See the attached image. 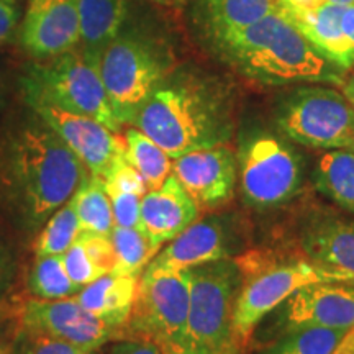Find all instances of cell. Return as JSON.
Masks as SVG:
<instances>
[{
  "instance_id": "6da1fadb",
  "label": "cell",
  "mask_w": 354,
  "mask_h": 354,
  "mask_svg": "<svg viewBox=\"0 0 354 354\" xmlns=\"http://www.w3.org/2000/svg\"><path fill=\"white\" fill-rule=\"evenodd\" d=\"M87 174L39 117L0 136V212L21 233H38Z\"/></svg>"
},
{
  "instance_id": "7a4b0ae2",
  "label": "cell",
  "mask_w": 354,
  "mask_h": 354,
  "mask_svg": "<svg viewBox=\"0 0 354 354\" xmlns=\"http://www.w3.org/2000/svg\"><path fill=\"white\" fill-rule=\"evenodd\" d=\"M172 159L223 146L236 127L232 88L196 69H174L159 84L133 123Z\"/></svg>"
},
{
  "instance_id": "3957f363",
  "label": "cell",
  "mask_w": 354,
  "mask_h": 354,
  "mask_svg": "<svg viewBox=\"0 0 354 354\" xmlns=\"http://www.w3.org/2000/svg\"><path fill=\"white\" fill-rule=\"evenodd\" d=\"M212 48L236 73L263 86H339L346 74L281 13H271Z\"/></svg>"
},
{
  "instance_id": "277c9868",
  "label": "cell",
  "mask_w": 354,
  "mask_h": 354,
  "mask_svg": "<svg viewBox=\"0 0 354 354\" xmlns=\"http://www.w3.org/2000/svg\"><path fill=\"white\" fill-rule=\"evenodd\" d=\"M234 261L243 277L232 322L238 348L245 346L256 326L302 287L317 282L354 284L349 277L322 268L305 254L284 256L256 251Z\"/></svg>"
},
{
  "instance_id": "5b68a950",
  "label": "cell",
  "mask_w": 354,
  "mask_h": 354,
  "mask_svg": "<svg viewBox=\"0 0 354 354\" xmlns=\"http://www.w3.org/2000/svg\"><path fill=\"white\" fill-rule=\"evenodd\" d=\"M174 71L169 48L148 35L122 30L105 48L99 73L120 125H133L159 84Z\"/></svg>"
},
{
  "instance_id": "8992f818",
  "label": "cell",
  "mask_w": 354,
  "mask_h": 354,
  "mask_svg": "<svg viewBox=\"0 0 354 354\" xmlns=\"http://www.w3.org/2000/svg\"><path fill=\"white\" fill-rule=\"evenodd\" d=\"M190 299L185 354H225L234 349L233 308L241 271L232 258L189 269Z\"/></svg>"
},
{
  "instance_id": "52a82bcc",
  "label": "cell",
  "mask_w": 354,
  "mask_h": 354,
  "mask_svg": "<svg viewBox=\"0 0 354 354\" xmlns=\"http://www.w3.org/2000/svg\"><path fill=\"white\" fill-rule=\"evenodd\" d=\"M24 92L28 105L46 104L84 115L115 133L122 128L109 104L99 66L88 63L81 51L33 64L24 79Z\"/></svg>"
},
{
  "instance_id": "ba28073f",
  "label": "cell",
  "mask_w": 354,
  "mask_h": 354,
  "mask_svg": "<svg viewBox=\"0 0 354 354\" xmlns=\"http://www.w3.org/2000/svg\"><path fill=\"white\" fill-rule=\"evenodd\" d=\"M236 165L243 198L254 209L284 205L302 189L304 159L277 135L245 136L238 146Z\"/></svg>"
},
{
  "instance_id": "9c48e42d",
  "label": "cell",
  "mask_w": 354,
  "mask_h": 354,
  "mask_svg": "<svg viewBox=\"0 0 354 354\" xmlns=\"http://www.w3.org/2000/svg\"><path fill=\"white\" fill-rule=\"evenodd\" d=\"M189 299V269L140 277L135 304L125 325V338L156 344L162 354H185Z\"/></svg>"
},
{
  "instance_id": "30bf717a",
  "label": "cell",
  "mask_w": 354,
  "mask_h": 354,
  "mask_svg": "<svg viewBox=\"0 0 354 354\" xmlns=\"http://www.w3.org/2000/svg\"><path fill=\"white\" fill-rule=\"evenodd\" d=\"M276 123L287 138L308 148H354V107L331 87L295 88L279 104Z\"/></svg>"
},
{
  "instance_id": "8fae6325",
  "label": "cell",
  "mask_w": 354,
  "mask_h": 354,
  "mask_svg": "<svg viewBox=\"0 0 354 354\" xmlns=\"http://www.w3.org/2000/svg\"><path fill=\"white\" fill-rule=\"evenodd\" d=\"M20 328L38 331L76 346L99 349L115 339H123V331L113 328L82 307L76 297L25 300L17 310Z\"/></svg>"
},
{
  "instance_id": "7c38bea8",
  "label": "cell",
  "mask_w": 354,
  "mask_h": 354,
  "mask_svg": "<svg viewBox=\"0 0 354 354\" xmlns=\"http://www.w3.org/2000/svg\"><path fill=\"white\" fill-rule=\"evenodd\" d=\"M30 107L64 141L92 176L104 179L118 161L127 158L125 140L104 123L46 104H32Z\"/></svg>"
},
{
  "instance_id": "4fadbf2b",
  "label": "cell",
  "mask_w": 354,
  "mask_h": 354,
  "mask_svg": "<svg viewBox=\"0 0 354 354\" xmlns=\"http://www.w3.org/2000/svg\"><path fill=\"white\" fill-rule=\"evenodd\" d=\"M274 312L282 335L302 328L348 331L354 326V284L317 282L305 286Z\"/></svg>"
},
{
  "instance_id": "5bb4252c",
  "label": "cell",
  "mask_w": 354,
  "mask_h": 354,
  "mask_svg": "<svg viewBox=\"0 0 354 354\" xmlns=\"http://www.w3.org/2000/svg\"><path fill=\"white\" fill-rule=\"evenodd\" d=\"M172 172L201 210H215L233 198L238 180L236 153L227 145L176 158Z\"/></svg>"
},
{
  "instance_id": "9a60e30c",
  "label": "cell",
  "mask_w": 354,
  "mask_h": 354,
  "mask_svg": "<svg viewBox=\"0 0 354 354\" xmlns=\"http://www.w3.org/2000/svg\"><path fill=\"white\" fill-rule=\"evenodd\" d=\"M232 243L230 227L223 218L207 216L203 220H196L158 251L141 277L187 271L197 266L227 259L232 253Z\"/></svg>"
},
{
  "instance_id": "2e32d148",
  "label": "cell",
  "mask_w": 354,
  "mask_h": 354,
  "mask_svg": "<svg viewBox=\"0 0 354 354\" xmlns=\"http://www.w3.org/2000/svg\"><path fill=\"white\" fill-rule=\"evenodd\" d=\"M20 43L38 61L76 50L81 43L76 0H28Z\"/></svg>"
},
{
  "instance_id": "e0dca14e",
  "label": "cell",
  "mask_w": 354,
  "mask_h": 354,
  "mask_svg": "<svg viewBox=\"0 0 354 354\" xmlns=\"http://www.w3.org/2000/svg\"><path fill=\"white\" fill-rule=\"evenodd\" d=\"M198 215L201 209L174 174L158 189L148 190L141 198V232L159 250L198 220Z\"/></svg>"
},
{
  "instance_id": "ac0fdd59",
  "label": "cell",
  "mask_w": 354,
  "mask_h": 354,
  "mask_svg": "<svg viewBox=\"0 0 354 354\" xmlns=\"http://www.w3.org/2000/svg\"><path fill=\"white\" fill-rule=\"evenodd\" d=\"M344 8L328 2L307 10L292 6L289 0H279L276 13L292 21L333 63L349 71L354 68V48L343 30Z\"/></svg>"
},
{
  "instance_id": "d6986e66",
  "label": "cell",
  "mask_w": 354,
  "mask_h": 354,
  "mask_svg": "<svg viewBox=\"0 0 354 354\" xmlns=\"http://www.w3.org/2000/svg\"><path fill=\"white\" fill-rule=\"evenodd\" d=\"M302 251L322 268L343 274L354 282V220L323 216L302 233Z\"/></svg>"
},
{
  "instance_id": "ffe728a7",
  "label": "cell",
  "mask_w": 354,
  "mask_h": 354,
  "mask_svg": "<svg viewBox=\"0 0 354 354\" xmlns=\"http://www.w3.org/2000/svg\"><path fill=\"white\" fill-rule=\"evenodd\" d=\"M279 0H194V20L214 46L264 17L276 13Z\"/></svg>"
},
{
  "instance_id": "44dd1931",
  "label": "cell",
  "mask_w": 354,
  "mask_h": 354,
  "mask_svg": "<svg viewBox=\"0 0 354 354\" xmlns=\"http://www.w3.org/2000/svg\"><path fill=\"white\" fill-rule=\"evenodd\" d=\"M138 284L140 277L117 272L104 274L91 284L84 286L74 297L100 320L122 330L125 338V325L135 304Z\"/></svg>"
},
{
  "instance_id": "7402d4cb",
  "label": "cell",
  "mask_w": 354,
  "mask_h": 354,
  "mask_svg": "<svg viewBox=\"0 0 354 354\" xmlns=\"http://www.w3.org/2000/svg\"><path fill=\"white\" fill-rule=\"evenodd\" d=\"M81 43L79 51L99 66L100 56L123 30L128 17L127 0H76Z\"/></svg>"
},
{
  "instance_id": "603a6c76",
  "label": "cell",
  "mask_w": 354,
  "mask_h": 354,
  "mask_svg": "<svg viewBox=\"0 0 354 354\" xmlns=\"http://www.w3.org/2000/svg\"><path fill=\"white\" fill-rule=\"evenodd\" d=\"M313 183L318 192L336 205L354 214V151L328 149L318 159L313 171Z\"/></svg>"
},
{
  "instance_id": "cb8c5ba5",
  "label": "cell",
  "mask_w": 354,
  "mask_h": 354,
  "mask_svg": "<svg viewBox=\"0 0 354 354\" xmlns=\"http://www.w3.org/2000/svg\"><path fill=\"white\" fill-rule=\"evenodd\" d=\"M73 201L81 223V232L110 236L115 227L113 212L104 180L100 177L88 172L73 194Z\"/></svg>"
},
{
  "instance_id": "d4e9b609",
  "label": "cell",
  "mask_w": 354,
  "mask_h": 354,
  "mask_svg": "<svg viewBox=\"0 0 354 354\" xmlns=\"http://www.w3.org/2000/svg\"><path fill=\"white\" fill-rule=\"evenodd\" d=\"M128 161L143 176L148 190L158 189L171 176L172 158L158 143L136 127L128 128L123 136Z\"/></svg>"
},
{
  "instance_id": "484cf974",
  "label": "cell",
  "mask_w": 354,
  "mask_h": 354,
  "mask_svg": "<svg viewBox=\"0 0 354 354\" xmlns=\"http://www.w3.org/2000/svg\"><path fill=\"white\" fill-rule=\"evenodd\" d=\"M81 234V223L74 205L73 197L61 205L35 238V256H61L69 250L71 245Z\"/></svg>"
},
{
  "instance_id": "4316f807",
  "label": "cell",
  "mask_w": 354,
  "mask_h": 354,
  "mask_svg": "<svg viewBox=\"0 0 354 354\" xmlns=\"http://www.w3.org/2000/svg\"><path fill=\"white\" fill-rule=\"evenodd\" d=\"M28 289L37 299L57 300L74 297L82 287L69 277L61 256H38L30 271Z\"/></svg>"
},
{
  "instance_id": "83f0119b",
  "label": "cell",
  "mask_w": 354,
  "mask_h": 354,
  "mask_svg": "<svg viewBox=\"0 0 354 354\" xmlns=\"http://www.w3.org/2000/svg\"><path fill=\"white\" fill-rule=\"evenodd\" d=\"M115 254H117V274L141 277L145 268L158 254L159 248L153 246L148 236L138 228H127L115 225L110 233Z\"/></svg>"
},
{
  "instance_id": "f1b7e54d",
  "label": "cell",
  "mask_w": 354,
  "mask_h": 354,
  "mask_svg": "<svg viewBox=\"0 0 354 354\" xmlns=\"http://www.w3.org/2000/svg\"><path fill=\"white\" fill-rule=\"evenodd\" d=\"M346 330L302 328L287 331L261 354H333Z\"/></svg>"
},
{
  "instance_id": "f546056e",
  "label": "cell",
  "mask_w": 354,
  "mask_h": 354,
  "mask_svg": "<svg viewBox=\"0 0 354 354\" xmlns=\"http://www.w3.org/2000/svg\"><path fill=\"white\" fill-rule=\"evenodd\" d=\"M13 354H97V351L76 346L38 331L20 328L13 344Z\"/></svg>"
},
{
  "instance_id": "4dcf8cb0",
  "label": "cell",
  "mask_w": 354,
  "mask_h": 354,
  "mask_svg": "<svg viewBox=\"0 0 354 354\" xmlns=\"http://www.w3.org/2000/svg\"><path fill=\"white\" fill-rule=\"evenodd\" d=\"M102 180H104L107 194L128 192V194H136V196L143 197L145 194L148 192V185H146L143 176L133 167L130 161H128V154L127 158H123L122 161H118Z\"/></svg>"
},
{
  "instance_id": "1f68e13d",
  "label": "cell",
  "mask_w": 354,
  "mask_h": 354,
  "mask_svg": "<svg viewBox=\"0 0 354 354\" xmlns=\"http://www.w3.org/2000/svg\"><path fill=\"white\" fill-rule=\"evenodd\" d=\"M77 240L82 243L84 250L92 263L102 274H112L117 272L118 263L117 254H115L112 240L110 236H104V234L95 233H86L81 232Z\"/></svg>"
},
{
  "instance_id": "d6a6232c",
  "label": "cell",
  "mask_w": 354,
  "mask_h": 354,
  "mask_svg": "<svg viewBox=\"0 0 354 354\" xmlns=\"http://www.w3.org/2000/svg\"><path fill=\"white\" fill-rule=\"evenodd\" d=\"M63 258L64 268L68 271L69 277L73 279V282H76L77 286H87L91 284L92 281L104 276L99 269L95 268L94 263H92L91 258H88L86 250H84L82 243L76 240L71 245V248L66 251L64 254H61Z\"/></svg>"
},
{
  "instance_id": "836d02e7",
  "label": "cell",
  "mask_w": 354,
  "mask_h": 354,
  "mask_svg": "<svg viewBox=\"0 0 354 354\" xmlns=\"http://www.w3.org/2000/svg\"><path fill=\"white\" fill-rule=\"evenodd\" d=\"M109 197L112 203L115 225L141 230L140 205L143 197L128 192H109Z\"/></svg>"
},
{
  "instance_id": "e575fe53",
  "label": "cell",
  "mask_w": 354,
  "mask_h": 354,
  "mask_svg": "<svg viewBox=\"0 0 354 354\" xmlns=\"http://www.w3.org/2000/svg\"><path fill=\"white\" fill-rule=\"evenodd\" d=\"M20 17L19 0H0V46L10 37Z\"/></svg>"
},
{
  "instance_id": "d590c367",
  "label": "cell",
  "mask_w": 354,
  "mask_h": 354,
  "mask_svg": "<svg viewBox=\"0 0 354 354\" xmlns=\"http://www.w3.org/2000/svg\"><path fill=\"white\" fill-rule=\"evenodd\" d=\"M13 276H15V261H13L12 251L8 250L6 241L0 238V302L10 289Z\"/></svg>"
},
{
  "instance_id": "8d00e7d4",
  "label": "cell",
  "mask_w": 354,
  "mask_h": 354,
  "mask_svg": "<svg viewBox=\"0 0 354 354\" xmlns=\"http://www.w3.org/2000/svg\"><path fill=\"white\" fill-rule=\"evenodd\" d=\"M109 354H162L156 344L145 342V339L125 338L118 339V343L110 349Z\"/></svg>"
},
{
  "instance_id": "74e56055",
  "label": "cell",
  "mask_w": 354,
  "mask_h": 354,
  "mask_svg": "<svg viewBox=\"0 0 354 354\" xmlns=\"http://www.w3.org/2000/svg\"><path fill=\"white\" fill-rule=\"evenodd\" d=\"M339 88H342V94L346 97V100L354 107V68L346 71L342 82H339Z\"/></svg>"
},
{
  "instance_id": "f35d334b",
  "label": "cell",
  "mask_w": 354,
  "mask_h": 354,
  "mask_svg": "<svg viewBox=\"0 0 354 354\" xmlns=\"http://www.w3.org/2000/svg\"><path fill=\"white\" fill-rule=\"evenodd\" d=\"M343 30H344V33H346L349 43H351L354 48V6L344 8Z\"/></svg>"
},
{
  "instance_id": "ab89813d",
  "label": "cell",
  "mask_w": 354,
  "mask_h": 354,
  "mask_svg": "<svg viewBox=\"0 0 354 354\" xmlns=\"http://www.w3.org/2000/svg\"><path fill=\"white\" fill-rule=\"evenodd\" d=\"M333 354H354V326H351L336 346Z\"/></svg>"
},
{
  "instance_id": "60d3db41",
  "label": "cell",
  "mask_w": 354,
  "mask_h": 354,
  "mask_svg": "<svg viewBox=\"0 0 354 354\" xmlns=\"http://www.w3.org/2000/svg\"><path fill=\"white\" fill-rule=\"evenodd\" d=\"M292 6L299 8H307V10H312V8H318L325 3H328L330 0H289Z\"/></svg>"
},
{
  "instance_id": "b9f144b4",
  "label": "cell",
  "mask_w": 354,
  "mask_h": 354,
  "mask_svg": "<svg viewBox=\"0 0 354 354\" xmlns=\"http://www.w3.org/2000/svg\"><path fill=\"white\" fill-rule=\"evenodd\" d=\"M330 2L336 3V6H343V7L354 6V0H330Z\"/></svg>"
},
{
  "instance_id": "7bdbcfd3",
  "label": "cell",
  "mask_w": 354,
  "mask_h": 354,
  "mask_svg": "<svg viewBox=\"0 0 354 354\" xmlns=\"http://www.w3.org/2000/svg\"><path fill=\"white\" fill-rule=\"evenodd\" d=\"M225 354H238V349L234 348V349H230V351H227Z\"/></svg>"
},
{
  "instance_id": "ee69618b",
  "label": "cell",
  "mask_w": 354,
  "mask_h": 354,
  "mask_svg": "<svg viewBox=\"0 0 354 354\" xmlns=\"http://www.w3.org/2000/svg\"><path fill=\"white\" fill-rule=\"evenodd\" d=\"M0 354H10L7 351V349H3V348H0Z\"/></svg>"
},
{
  "instance_id": "f6af8a7d",
  "label": "cell",
  "mask_w": 354,
  "mask_h": 354,
  "mask_svg": "<svg viewBox=\"0 0 354 354\" xmlns=\"http://www.w3.org/2000/svg\"><path fill=\"white\" fill-rule=\"evenodd\" d=\"M154 2H161V3H167V2H171V0H154Z\"/></svg>"
},
{
  "instance_id": "bcb514c9",
  "label": "cell",
  "mask_w": 354,
  "mask_h": 354,
  "mask_svg": "<svg viewBox=\"0 0 354 354\" xmlns=\"http://www.w3.org/2000/svg\"><path fill=\"white\" fill-rule=\"evenodd\" d=\"M0 104H2V94H0Z\"/></svg>"
},
{
  "instance_id": "7dc6e473",
  "label": "cell",
  "mask_w": 354,
  "mask_h": 354,
  "mask_svg": "<svg viewBox=\"0 0 354 354\" xmlns=\"http://www.w3.org/2000/svg\"><path fill=\"white\" fill-rule=\"evenodd\" d=\"M177 2H183V0H177Z\"/></svg>"
},
{
  "instance_id": "c3c4849f",
  "label": "cell",
  "mask_w": 354,
  "mask_h": 354,
  "mask_svg": "<svg viewBox=\"0 0 354 354\" xmlns=\"http://www.w3.org/2000/svg\"><path fill=\"white\" fill-rule=\"evenodd\" d=\"M351 149H353V151H354V148H351Z\"/></svg>"
}]
</instances>
